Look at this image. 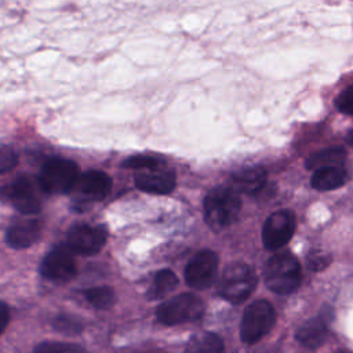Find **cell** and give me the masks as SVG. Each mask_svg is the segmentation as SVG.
<instances>
[{"mask_svg": "<svg viewBox=\"0 0 353 353\" xmlns=\"http://www.w3.org/2000/svg\"><path fill=\"white\" fill-rule=\"evenodd\" d=\"M263 279L269 290L287 295L294 292L302 281V269L298 259L290 252H280L268 259Z\"/></svg>", "mask_w": 353, "mask_h": 353, "instance_id": "cell-1", "label": "cell"}, {"mask_svg": "<svg viewBox=\"0 0 353 353\" xmlns=\"http://www.w3.org/2000/svg\"><path fill=\"white\" fill-rule=\"evenodd\" d=\"M241 210V200L236 189L215 188L205 196L204 219L214 230H221L232 225Z\"/></svg>", "mask_w": 353, "mask_h": 353, "instance_id": "cell-2", "label": "cell"}, {"mask_svg": "<svg viewBox=\"0 0 353 353\" xmlns=\"http://www.w3.org/2000/svg\"><path fill=\"white\" fill-rule=\"evenodd\" d=\"M79 175V167L74 161L52 157L41 167L39 183L43 192L48 194H65L73 190Z\"/></svg>", "mask_w": 353, "mask_h": 353, "instance_id": "cell-3", "label": "cell"}, {"mask_svg": "<svg viewBox=\"0 0 353 353\" xmlns=\"http://www.w3.org/2000/svg\"><path fill=\"white\" fill-rule=\"evenodd\" d=\"M256 287V274L251 266L243 262H233L222 273L219 294L230 303L244 302Z\"/></svg>", "mask_w": 353, "mask_h": 353, "instance_id": "cell-4", "label": "cell"}, {"mask_svg": "<svg viewBox=\"0 0 353 353\" xmlns=\"http://www.w3.org/2000/svg\"><path fill=\"white\" fill-rule=\"evenodd\" d=\"M276 321L273 306L263 299H258L247 306L240 327V336L245 343H255L265 336Z\"/></svg>", "mask_w": 353, "mask_h": 353, "instance_id": "cell-5", "label": "cell"}, {"mask_svg": "<svg viewBox=\"0 0 353 353\" xmlns=\"http://www.w3.org/2000/svg\"><path fill=\"white\" fill-rule=\"evenodd\" d=\"M203 312V301L194 294L183 292L161 303L157 309V319L165 325H175L197 320Z\"/></svg>", "mask_w": 353, "mask_h": 353, "instance_id": "cell-6", "label": "cell"}, {"mask_svg": "<svg viewBox=\"0 0 353 353\" xmlns=\"http://www.w3.org/2000/svg\"><path fill=\"white\" fill-rule=\"evenodd\" d=\"M295 230V215L290 210H279L268 216L262 229V241L268 250L284 247Z\"/></svg>", "mask_w": 353, "mask_h": 353, "instance_id": "cell-7", "label": "cell"}, {"mask_svg": "<svg viewBox=\"0 0 353 353\" xmlns=\"http://www.w3.org/2000/svg\"><path fill=\"white\" fill-rule=\"evenodd\" d=\"M106 229L103 226H90L85 223L73 225L68 232V245L76 254L94 255L106 243Z\"/></svg>", "mask_w": 353, "mask_h": 353, "instance_id": "cell-8", "label": "cell"}, {"mask_svg": "<svg viewBox=\"0 0 353 353\" xmlns=\"http://www.w3.org/2000/svg\"><path fill=\"white\" fill-rule=\"evenodd\" d=\"M77 272L73 250L69 245H59L50 251L40 265V273L52 281H68Z\"/></svg>", "mask_w": 353, "mask_h": 353, "instance_id": "cell-9", "label": "cell"}, {"mask_svg": "<svg viewBox=\"0 0 353 353\" xmlns=\"http://www.w3.org/2000/svg\"><path fill=\"white\" fill-rule=\"evenodd\" d=\"M218 269V256L210 250L197 252L186 265L185 279L186 283L194 290L208 288L215 277Z\"/></svg>", "mask_w": 353, "mask_h": 353, "instance_id": "cell-10", "label": "cell"}, {"mask_svg": "<svg viewBox=\"0 0 353 353\" xmlns=\"http://www.w3.org/2000/svg\"><path fill=\"white\" fill-rule=\"evenodd\" d=\"M112 188V179L102 171L90 170L79 175L72 192L76 193V204H90L102 200Z\"/></svg>", "mask_w": 353, "mask_h": 353, "instance_id": "cell-11", "label": "cell"}, {"mask_svg": "<svg viewBox=\"0 0 353 353\" xmlns=\"http://www.w3.org/2000/svg\"><path fill=\"white\" fill-rule=\"evenodd\" d=\"M43 192L39 182H33L28 176H18L10 186V199L14 207L22 214H36L41 208Z\"/></svg>", "mask_w": 353, "mask_h": 353, "instance_id": "cell-12", "label": "cell"}, {"mask_svg": "<svg viewBox=\"0 0 353 353\" xmlns=\"http://www.w3.org/2000/svg\"><path fill=\"white\" fill-rule=\"evenodd\" d=\"M134 179L137 188L148 193L165 194L175 186V174L171 170H167L164 165L157 168L138 170Z\"/></svg>", "mask_w": 353, "mask_h": 353, "instance_id": "cell-13", "label": "cell"}, {"mask_svg": "<svg viewBox=\"0 0 353 353\" xmlns=\"http://www.w3.org/2000/svg\"><path fill=\"white\" fill-rule=\"evenodd\" d=\"M41 233V221L33 216L17 218L6 232V241L12 248H26L37 241Z\"/></svg>", "mask_w": 353, "mask_h": 353, "instance_id": "cell-14", "label": "cell"}, {"mask_svg": "<svg viewBox=\"0 0 353 353\" xmlns=\"http://www.w3.org/2000/svg\"><path fill=\"white\" fill-rule=\"evenodd\" d=\"M328 335V321L321 314L319 317L310 319L309 321L303 323L296 330V341L309 349H317L321 346Z\"/></svg>", "mask_w": 353, "mask_h": 353, "instance_id": "cell-15", "label": "cell"}, {"mask_svg": "<svg viewBox=\"0 0 353 353\" xmlns=\"http://www.w3.org/2000/svg\"><path fill=\"white\" fill-rule=\"evenodd\" d=\"M349 181V172L343 165H330L314 170L312 186L316 190L327 192L343 186Z\"/></svg>", "mask_w": 353, "mask_h": 353, "instance_id": "cell-16", "label": "cell"}, {"mask_svg": "<svg viewBox=\"0 0 353 353\" xmlns=\"http://www.w3.org/2000/svg\"><path fill=\"white\" fill-rule=\"evenodd\" d=\"M233 186L237 192L252 194L259 192L266 181V171L261 165H251L236 171L232 175Z\"/></svg>", "mask_w": 353, "mask_h": 353, "instance_id": "cell-17", "label": "cell"}, {"mask_svg": "<svg viewBox=\"0 0 353 353\" xmlns=\"http://www.w3.org/2000/svg\"><path fill=\"white\" fill-rule=\"evenodd\" d=\"M346 159V150L341 146L328 148L310 154L306 159V168L317 170L330 165H342Z\"/></svg>", "mask_w": 353, "mask_h": 353, "instance_id": "cell-18", "label": "cell"}, {"mask_svg": "<svg viewBox=\"0 0 353 353\" xmlns=\"http://www.w3.org/2000/svg\"><path fill=\"white\" fill-rule=\"evenodd\" d=\"M185 353H225V347L218 335L200 332L190 339Z\"/></svg>", "mask_w": 353, "mask_h": 353, "instance_id": "cell-19", "label": "cell"}, {"mask_svg": "<svg viewBox=\"0 0 353 353\" xmlns=\"http://www.w3.org/2000/svg\"><path fill=\"white\" fill-rule=\"evenodd\" d=\"M178 284L176 276L170 269H163L156 273L153 281L150 283L146 295L149 299H160L171 292Z\"/></svg>", "mask_w": 353, "mask_h": 353, "instance_id": "cell-20", "label": "cell"}, {"mask_svg": "<svg viewBox=\"0 0 353 353\" xmlns=\"http://www.w3.org/2000/svg\"><path fill=\"white\" fill-rule=\"evenodd\" d=\"M88 302L98 309H108L114 302V292L110 287H94L85 291Z\"/></svg>", "mask_w": 353, "mask_h": 353, "instance_id": "cell-21", "label": "cell"}, {"mask_svg": "<svg viewBox=\"0 0 353 353\" xmlns=\"http://www.w3.org/2000/svg\"><path fill=\"white\" fill-rule=\"evenodd\" d=\"M164 165L161 160H159L154 156H148V154H135L123 161V167L125 168H132V170H148V168H157Z\"/></svg>", "mask_w": 353, "mask_h": 353, "instance_id": "cell-22", "label": "cell"}, {"mask_svg": "<svg viewBox=\"0 0 353 353\" xmlns=\"http://www.w3.org/2000/svg\"><path fill=\"white\" fill-rule=\"evenodd\" d=\"M34 353H85V350L74 343L43 342L36 346Z\"/></svg>", "mask_w": 353, "mask_h": 353, "instance_id": "cell-23", "label": "cell"}, {"mask_svg": "<svg viewBox=\"0 0 353 353\" xmlns=\"http://www.w3.org/2000/svg\"><path fill=\"white\" fill-rule=\"evenodd\" d=\"M52 325L55 330L63 334H77L81 331V323L79 321V319L69 314H61L55 317Z\"/></svg>", "mask_w": 353, "mask_h": 353, "instance_id": "cell-24", "label": "cell"}, {"mask_svg": "<svg viewBox=\"0 0 353 353\" xmlns=\"http://www.w3.org/2000/svg\"><path fill=\"white\" fill-rule=\"evenodd\" d=\"M306 262H307V266L313 272H320V270L325 269L330 265L331 256L327 252L321 251V250H313L307 254Z\"/></svg>", "mask_w": 353, "mask_h": 353, "instance_id": "cell-25", "label": "cell"}, {"mask_svg": "<svg viewBox=\"0 0 353 353\" xmlns=\"http://www.w3.org/2000/svg\"><path fill=\"white\" fill-rule=\"evenodd\" d=\"M335 106L339 112L353 116V85L346 87L335 99Z\"/></svg>", "mask_w": 353, "mask_h": 353, "instance_id": "cell-26", "label": "cell"}, {"mask_svg": "<svg viewBox=\"0 0 353 353\" xmlns=\"http://www.w3.org/2000/svg\"><path fill=\"white\" fill-rule=\"evenodd\" d=\"M17 161H18L17 153L8 146H3L0 150V171L1 172L10 171L11 168L15 167Z\"/></svg>", "mask_w": 353, "mask_h": 353, "instance_id": "cell-27", "label": "cell"}, {"mask_svg": "<svg viewBox=\"0 0 353 353\" xmlns=\"http://www.w3.org/2000/svg\"><path fill=\"white\" fill-rule=\"evenodd\" d=\"M0 312H1V321H0V325H1V332L4 331V328H6V325H7V323H8V307H7V305L6 303H1L0 305Z\"/></svg>", "mask_w": 353, "mask_h": 353, "instance_id": "cell-28", "label": "cell"}, {"mask_svg": "<svg viewBox=\"0 0 353 353\" xmlns=\"http://www.w3.org/2000/svg\"><path fill=\"white\" fill-rule=\"evenodd\" d=\"M346 141H347V143L353 148V130L347 134V137H346Z\"/></svg>", "mask_w": 353, "mask_h": 353, "instance_id": "cell-29", "label": "cell"}, {"mask_svg": "<svg viewBox=\"0 0 353 353\" xmlns=\"http://www.w3.org/2000/svg\"><path fill=\"white\" fill-rule=\"evenodd\" d=\"M336 353H345V352H336Z\"/></svg>", "mask_w": 353, "mask_h": 353, "instance_id": "cell-30", "label": "cell"}]
</instances>
